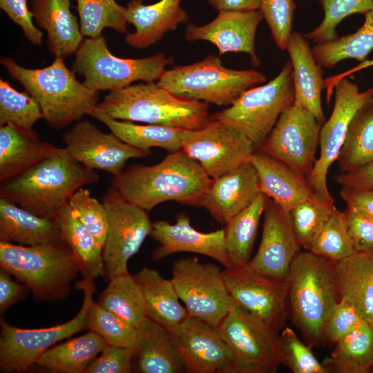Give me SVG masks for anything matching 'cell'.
<instances>
[{
    "instance_id": "cell-1",
    "label": "cell",
    "mask_w": 373,
    "mask_h": 373,
    "mask_svg": "<svg viewBox=\"0 0 373 373\" xmlns=\"http://www.w3.org/2000/svg\"><path fill=\"white\" fill-rule=\"evenodd\" d=\"M201 165L182 149L152 165H133L114 176L113 185L128 202L149 211L166 202L202 207L211 183Z\"/></svg>"
},
{
    "instance_id": "cell-2",
    "label": "cell",
    "mask_w": 373,
    "mask_h": 373,
    "mask_svg": "<svg viewBox=\"0 0 373 373\" xmlns=\"http://www.w3.org/2000/svg\"><path fill=\"white\" fill-rule=\"evenodd\" d=\"M98 174L75 160L65 148L20 174L1 182L0 197L44 218H56L84 186L97 182Z\"/></svg>"
},
{
    "instance_id": "cell-3",
    "label": "cell",
    "mask_w": 373,
    "mask_h": 373,
    "mask_svg": "<svg viewBox=\"0 0 373 373\" xmlns=\"http://www.w3.org/2000/svg\"><path fill=\"white\" fill-rule=\"evenodd\" d=\"M1 64L39 103L43 119L52 128L61 130L89 115L98 104L99 92L88 88L67 68L64 59L55 57L43 68H27L10 57Z\"/></svg>"
},
{
    "instance_id": "cell-4",
    "label": "cell",
    "mask_w": 373,
    "mask_h": 373,
    "mask_svg": "<svg viewBox=\"0 0 373 373\" xmlns=\"http://www.w3.org/2000/svg\"><path fill=\"white\" fill-rule=\"evenodd\" d=\"M287 280L294 322L309 343L321 344L326 323L341 299L336 262L310 251H300Z\"/></svg>"
},
{
    "instance_id": "cell-5",
    "label": "cell",
    "mask_w": 373,
    "mask_h": 373,
    "mask_svg": "<svg viewBox=\"0 0 373 373\" xmlns=\"http://www.w3.org/2000/svg\"><path fill=\"white\" fill-rule=\"evenodd\" d=\"M97 108L115 119L191 131L211 119L209 104L178 97L155 82L111 90Z\"/></svg>"
},
{
    "instance_id": "cell-6",
    "label": "cell",
    "mask_w": 373,
    "mask_h": 373,
    "mask_svg": "<svg viewBox=\"0 0 373 373\" xmlns=\"http://www.w3.org/2000/svg\"><path fill=\"white\" fill-rule=\"evenodd\" d=\"M0 267L25 284L39 300L66 298L80 269L64 241L22 245L0 241Z\"/></svg>"
},
{
    "instance_id": "cell-7",
    "label": "cell",
    "mask_w": 373,
    "mask_h": 373,
    "mask_svg": "<svg viewBox=\"0 0 373 373\" xmlns=\"http://www.w3.org/2000/svg\"><path fill=\"white\" fill-rule=\"evenodd\" d=\"M266 79L260 71L228 68L219 57L209 55L202 61L165 70L157 84L182 99L230 106L245 90Z\"/></svg>"
},
{
    "instance_id": "cell-8",
    "label": "cell",
    "mask_w": 373,
    "mask_h": 373,
    "mask_svg": "<svg viewBox=\"0 0 373 373\" xmlns=\"http://www.w3.org/2000/svg\"><path fill=\"white\" fill-rule=\"evenodd\" d=\"M72 70L84 77L83 83L92 90H115L137 81L158 80L173 57L160 52L144 58H121L113 55L105 37L84 39L75 53Z\"/></svg>"
},
{
    "instance_id": "cell-9",
    "label": "cell",
    "mask_w": 373,
    "mask_h": 373,
    "mask_svg": "<svg viewBox=\"0 0 373 373\" xmlns=\"http://www.w3.org/2000/svg\"><path fill=\"white\" fill-rule=\"evenodd\" d=\"M294 102L292 66L287 61L275 78L245 90L229 108L211 117L242 132L259 149Z\"/></svg>"
},
{
    "instance_id": "cell-10",
    "label": "cell",
    "mask_w": 373,
    "mask_h": 373,
    "mask_svg": "<svg viewBox=\"0 0 373 373\" xmlns=\"http://www.w3.org/2000/svg\"><path fill=\"white\" fill-rule=\"evenodd\" d=\"M94 279L83 278L77 288L84 292L79 312L70 321L50 327L22 329L1 319L0 370L21 372L35 364L48 349L62 340L88 329L87 314L95 291Z\"/></svg>"
},
{
    "instance_id": "cell-11",
    "label": "cell",
    "mask_w": 373,
    "mask_h": 373,
    "mask_svg": "<svg viewBox=\"0 0 373 373\" xmlns=\"http://www.w3.org/2000/svg\"><path fill=\"white\" fill-rule=\"evenodd\" d=\"M217 327L232 354L230 373H274L281 365L278 330L236 303Z\"/></svg>"
},
{
    "instance_id": "cell-12",
    "label": "cell",
    "mask_w": 373,
    "mask_h": 373,
    "mask_svg": "<svg viewBox=\"0 0 373 373\" xmlns=\"http://www.w3.org/2000/svg\"><path fill=\"white\" fill-rule=\"evenodd\" d=\"M222 271L217 265L201 263L197 257L180 258L172 267L171 280L189 315L214 327L235 303Z\"/></svg>"
},
{
    "instance_id": "cell-13",
    "label": "cell",
    "mask_w": 373,
    "mask_h": 373,
    "mask_svg": "<svg viewBox=\"0 0 373 373\" xmlns=\"http://www.w3.org/2000/svg\"><path fill=\"white\" fill-rule=\"evenodd\" d=\"M108 213V231L103 247L105 274L112 278L128 274L127 263L152 230L146 210L126 200L111 184L103 197Z\"/></svg>"
},
{
    "instance_id": "cell-14",
    "label": "cell",
    "mask_w": 373,
    "mask_h": 373,
    "mask_svg": "<svg viewBox=\"0 0 373 373\" xmlns=\"http://www.w3.org/2000/svg\"><path fill=\"white\" fill-rule=\"evenodd\" d=\"M334 88L332 112L320 131V154L307 176L314 191L329 200L334 199L327 186L328 171L338 160L353 117L363 105L373 99V88L361 92L358 85L347 77L341 79Z\"/></svg>"
},
{
    "instance_id": "cell-15",
    "label": "cell",
    "mask_w": 373,
    "mask_h": 373,
    "mask_svg": "<svg viewBox=\"0 0 373 373\" xmlns=\"http://www.w3.org/2000/svg\"><path fill=\"white\" fill-rule=\"evenodd\" d=\"M321 128L311 113L293 104L282 113L258 149L307 177L317 159Z\"/></svg>"
},
{
    "instance_id": "cell-16",
    "label": "cell",
    "mask_w": 373,
    "mask_h": 373,
    "mask_svg": "<svg viewBox=\"0 0 373 373\" xmlns=\"http://www.w3.org/2000/svg\"><path fill=\"white\" fill-rule=\"evenodd\" d=\"M256 149L244 133L211 116L203 126L191 131L182 146L212 179L249 161Z\"/></svg>"
},
{
    "instance_id": "cell-17",
    "label": "cell",
    "mask_w": 373,
    "mask_h": 373,
    "mask_svg": "<svg viewBox=\"0 0 373 373\" xmlns=\"http://www.w3.org/2000/svg\"><path fill=\"white\" fill-rule=\"evenodd\" d=\"M222 272L229 293L238 306L276 329L280 328L287 314V280L261 274L249 263L224 267Z\"/></svg>"
},
{
    "instance_id": "cell-18",
    "label": "cell",
    "mask_w": 373,
    "mask_h": 373,
    "mask_svg": "<svg viewBox=\"0 0 373 373\" xmlns=\"http://www.w3.org/2000/svg\"><path fill=\"white\" fill-rule=\"evenodd\" d=\"M65 149L75 160L91 169L114 176L124 171L132 158L146 157L151 150L133 146L113 133H104L89 120L77 122L63 135Z\"/></svg>"
},
{
    "instance_id": "cell-19",
    "label": "cell",
    "mask_w": 373,
    "mask_h": 373,
    "mask_svg": "<svg viewBox=\"0 0 373 373\" xmlns=\"http://www.w3.org/2000/svg\"><path fill=\"white\" fill-rule=\"evenodd\" d=\"M187 373H230L233 356L217 327L189 316L168 329Z\"/></svg>"
},
{
    "instance_id": "cell-20",
    "label": "cell",
    "mask_w": 373,
    "mask_h": 373,
    "mask_svg": "<svg viewBox=\"0 0 373 373\" xmlns=\"http://www.w3.org/2000/svg\"><path fill=\"white\" fill-rule=\"evenodd\" d=\"M263 214L260 245L249 264L261 274L287 280L291 264L301 247L289 212L267 198Z\"/></svg>"
},
{
    "instance_id": "cell-21",
    "label": "cell",
    "mask_w": 373,
    "mask_h": 373,
    "mask_svg": "<svg viewBox=\"0 0 373 373\" xmlns=\"http://www.w3.org/2000/svg\"><path fill=\"white\" fill-rule=\"evenodd\" d=\"M262 19L260 10L218 11L216 17L207 24H188L184 38L189 42L197 40L209 41L217 47L219 55L227 52L247 53L251 64L258 66L260 61L255 50V37Z\"/></svg>"
},
{
    "instance_id": "cell-22",
    "label": "cell",
    "mask_w": 373,
    "mask_h": 373,
    "mask_svg": "<svg viewBox=\"0 0 373 373\" xmlns=\"http://www.w3.org/2000/svg\"><path fill=\"white\" fill-rule=\"evenodd\" d=\"M151 238L160 245L151 254L154 261L179 252H191L210 257L224 267H231L224 241V230L204 233L192 227L189 216L180 213L176 222L166 220L152 222Z\"/></svg>"
},
{
    "instance_id": "cell-23",
    "label": "cell",
    "mask_w": 373,
    "mask_h": 373,
    "mask_svg": "<svg viewBox=\"0 0 373 373\" xmlns=\"http://www.w3.org/2000/svg\"><path fill=\"white\" fill-rule=\"evenodd\" d=\"M261 193L257 173L249 161L212 179L202 207L219 223L226 224Z\"/></svg>"
},
{
    "instance_id": "cell-24",
    "label": "cell",
    "mask_w": 373,
    "mask_h": 373,
    "mask_svg": "<svg viewBox=\"0 0 373 373\" xmlns=\"http://www.w3.org/2000/svg\"><path fill=\"white\" fill-rule=\"evenodd\" d=\"M182 0H160L144 5L142 0H130L126 7L128 23L135 27L126 33L125 41L130 46L142 49L159 41L169 31L188 22L186 12L180 6Z\"/></svg>"
},
{
    "instance_id": "cell-25",
    "label": "cell",
    "mask_w": 373,
    "mask_h": 373,
    "mask_svg": "<svg viewBox=\"0 0 373 373\" xmlns=\"http://www.w3.org/2000/svg\"><path fill=\"white\" fill-rule=\"evenodd\" d=\"M292 66L294 104L311 113L322 126L325 115L321 92L326 88L321 67L315 60L312 48L303 35L292 32L286 46Z\"/></svg>"
},
{
    "instance_id": "cell-26",
    "label": "cell",
    "mask_w": 373,
    "mask_h": 373,
    "mask_svg": "<svg viewBox=\"0 0 373 373\" xmlns=\"http://www.w3.org/2000/svg\"><path fill=\"white\" fill-rule=\"evenodd\" d=\"M249 161L257 173L260 192L287 212L314 192L307 177L260 149Z\"/></svg>"
},
{
    "instance_id": "cell-27",
    "label": "cell",
    "mask_w": 373,
    "mask_h": 373,
    "mask_svg": "<svg viewBox=\"0 0 373 373\" xmlns=\"http://www.w3.org/2000/svg\"><path fill=\"white\" fill-rule=\"evenodd\" d=\"M41 141L32 128L0 126V182L9 180L61 150Z\"/></svg>"
},
{
    "instance_id": "cell-28",
    "label": "cell",
    "mask_w": 373,
    "mask_h": 373,
    "mask_svg": "<svg viewBox=\"0 0 373 373\" xmlns=\"http://www.w3.org/2000/svg\"><path fill=\"white\" fill-rule=\"evenodd\" d=\"M70 6V0H32L30 4L36 23L46 31L49 51L64 59L75 54L84 39Z\"/></svg>"
},
{
    "instance_id": "cell-29",
    "label": "cell",
    "mask_w": 373,
    "mask_h": 373,
    "mask_svg": "<svg viewBox=\"0 0 373 373\" xmlns=\"http://www.w3.org/2000/svg\"><path fill=\"white\" fill-rule=\"evenodd\" d=\"M0 240L22 245L64 241L56 218L38 216L0 197Z\"/></svg>"
},
{
    "instance_id": "cell-30",
    "label": "cell",
    "mask_w": 373,
    "mask_h": 373,
    "mask_svg": "<svg viewBox=\"0 0 373 373\" xmlns=\"http://www.w3.org/2000/svg\"><path fill=\"white\" fill-rule=\"evenodd\" d=\"M137 329L134 358H136L139 372H185L166 328L147 317Z\"/></svg>"
},
{
    "instance_id": "cell-31",
    "label": "cell",
    "mask_w": 373,
    "mask_h": 373,
    "mask_svg": "<svg viewBox=\"0 0 373 373\" xmlns=\"http://www.w3.org/2000/svg\"><path fill=\"white\" fill-rule=\"evenodd\" d=\"M341 299L350 302L373 326V251H356L336 262Z\"/></svg>"
},
{
    "instance_id": "cell-32",
    "label": "cell",
    "mask_w": 373,
    "mask_h": 373,
    "mask_svg": "<svg viewBox=\"0 0 373 373\" xmlns=\"http://www.w3.org/2000/svg\"><path fill=\"white\" fill-rule=\"evenodd\" d=\"M142 288L148 316L166 328L176 327L189 315L180 302L171 280L163 278L157 271L144 267L133 275Z\"/></svg>"
},
{
    "instance_id": "cell-33",
    "label": "cell",
    "mask_w": 373,
    "mask_h": 373,
    "mask_svg": "<svg viewBox=\"0 0 373 373\" xmlns=\"http://www.w3.org/2000/svg\"><path fill=\"white\" fill-rule=\"evenodd\" d=\"M90 116L105 124L123 142L141 149L159 147L170 153L182 149V142L191 130L162 125H140L129 121L113 119L97 107Z\"/></svg>"
},
{
    "instance_id": "cell-34",
    "label": "cell",
    "mask_w": 373,
    "mask_h": 373,
    "mask_svg": "<svg viewBox=\"0 0 373 373\" xmlns=\"http://www.w3.org/2000/svg\"><path fill=\"white\" fill-rule=\"evenodd\" d=\"M108 344L89 329L80 336L55 345L35 364L55 373H84L88 365Z\"/></svg>"
},
{
    "instance_id": "cell-35",
    "label": "cell",
    "mask_w": 373,
    "mask_h": 373,
    "mask_svg": "<svg viewBox=\"0 0 373 373\" xmlns=\"http://www.w3.org/2000/svg\"><path fill=\"white\" fill-rule=\"evenodd\" d=\"M63 240L72 250L84 278L104 276L103 247L67 205L56 217Z\"/></svg>"
},
{
    "instance_id": "cell-36",
    "label": "cell",
    "mask_w": 373,
    "mask_h": 373,
    "mask_svg": "<svg viewBox=\"0 0 373 373\" xmlns=\"http://www.w3.org/2000/svg\"><path fill=\"white\" fill-rule=\"evenodd\" d=\"M323 364L329 372L365 373L373 365V326L367 321L336 343Z\"/></svg>"
},
{
    "instance_id": "cell-37",
    "label": "cell",
    "mask_w": 373,
    "mask_h": 373,
    "mask_svg": "<svg viewBox=\"0 0 373 373\" xmlns=\"http://www.w3.org/2000/svg\"><path fill=\"white\" fill-rule=\"evenodd\" d=\"M267 199L261 193L249 206L225 224V247L232 267L242 266L250 261Z\"/></svg>"
},
{
    "instance_id": "cell-38",
    "label": "cell",
    "mask_w": 373,
    "mask_h": 373,
    "mask_svg": "<svg viewBox=\"0 0 373 373\" xmlns=\"http://www.w3.org/2000/svg\"><path fill=\"white\" fill-rule=\"evenodd\" d=\"M97 302L136 328L149 317L142 288L128 273L110 279Z\"/></svg>"
},
{
    "instance_id": "cell-39",
    "label": "cell",
    "mask_w": 373,
    "mask_h": 373,
    "mask_svg": "<svg viewBox=\"0 0 373 373\" xmlns=\"http://www.w3.org/2000/svg\"><path fill=\"white\" fill-rule=\"evenodd\" d=\"M373 50V9L365 14L363 26L355 32L321 44L312 48L316 62L332 68L347 59L365 60Z\"/></svg>"
},
{
    "instance_id": "cell-40",
    "label": "cell",
    "mask_w": 373,
    "mask_h": 373,
    "mask_svg": "<svg viewBox=\"0 0 373 373\" xmlns=\"http://www.w3.org/2000/svg\"><path fill=\"white\" fill-rule=\"evenodd\" d=\"M337 161L341 172L373 163V99L353 117Z\"/></svg>"
},
{
    "instance_id": "cell-41",
    "label": "cell",
    "mask_w": 373,
    "mask_h": 373,
    "mask_svg": "<svg viewBox=\"0 0 373 373\" xmlns=\"http://www.w3.org/2000/svg\"><path fill=\"white\" fill-rule=\"evenodd\" d=\"M77 3L83 36L98 37L105 28L121 34L127 33L126 7L115 0H77Z\"/></svg>"
},
{
    "instance_id": "cell-42",
    "label": "cell",
    "mask_w": 373,
    "mask_h": 373,
    "mask_svg": "<svg viewBox=\"0 0 373 373\" xmlns=\"http://www.w3.org/2000/svg\"><path fill=\"white\" fill-rule=\"evenodd\" d=\"M336 208L334 200H329L314 191L289 211L294 230L301 247H308L328 221Z\"/></svg>"
},
{
    "instance_id": "cell-43",
    "label": "cell",
    "mask_w": 373,
    "mask_h": 373,
    "mask_svg": "<svg viewBox=\"0 0 373 373\" xmlns=\"http://www.w3.org/2000/svg\"><path fill=\"white\" fill-rule=\"evenodd\" d=\"M43 117L39 103L26 90L19 92L0 79V126L11 124L30 129Z\"/></svg>"
},
{
    "instance_id": "cell-44",
    "label": "cell",
    "mask_w": 373,
    "mask_h": 373,
    "mask_svg": "<svg viewBox=\"0 0 373 373\" xmlns=\"http://www.w3.org/2000/svg\"><path fill=\"white\" fill-rule=\"evenodd\" d=\"M307 251L336 262L356 251L347 232L344 212L334 210L310 242Z\"/></svg>"
},
{
    "instance_id": "cell-45",
    "label": "cell",
    "mask_w": 373,
    "mask_h": 373,
    "mask_svg": "<svg viewBox=\"0 0 373 373\" xmlns=\"http://www.w3.org/2000/svg\"><path fill=\"white\" fill-rule=\"evenodd\" d=\"M88 329L95 332L111 345L134 349L137 329L115 314L93 302L87 314Z\"/></svg>"
},
{
    "instance_id": "cell-46",
    "label": "cell",
    "mask_w": 373,
    "mask_h": 373,
    "mask_svg": "<svg viewBox=\"0 0 373 373\" xmlns=\"http://www.w3.org/2000/svg\"><path fill=\"white\" fill-rule=\"evenodd\" d=\"M324 10L322 22L306 35L315 44L332 41L336 37V26L345 17L356 13L365 14L373 9V0H318Z\"/></svg>"
},
{
    "instance_id": "cell-47",
    "label": "cell",
    "mask_w": 373,
    "mask_h": 373,
    "mask_svg": "<svg viewBox=\"0 0 373 373\" xmlns=\"http://www.w3.org/2000/svg\"><path fill=\"white\" fill-rule=\"evenodd\" d=\"M279 352L281 364L294 373L329 372L290 327H285L280 335Z\"/></svg>"
},
{
    "instance_id": "cell-48",
    "label": "cell",
    "mask_w": 373,
    "mask_h": 373,
    "mask_svg": "<svg viewBox=\"0 0 373 373\" xmlns=\"http://www.w3.org/2000/svg\"><path fill=\"white\" fill-rule=\"evenodd\" d=\"M69 205L77 218L104 247L108 231V213L104 203L91 196L88 189H79Z\"/></svg>"
},
{
    "instance_id": "cell-49",
    "label": "cell",
    "mask_w": 373,
    "mask_h": 373,
    "mask_svg": "<svg viewBox=\"0 0 373 373\" xmlns=\"http://www.w3.org/2000/svg\"><path fill=\"white\" fill-rule=\"evenodd\" d=\"M296 6L293 0H261L259 10L271 32L277 46L286 50L292 32L294 12Z\"/></svg>"
},
{
    "instance_id": "cell-50",
    "label": "cell",
    "mask_w": 373,
    "mask_h": 373,
    "mask_svg": "<svg viewBox=\"0 0 373 373\" xmlns=\"http://www.w3.org/2000/svg\"><path fill=\"white\" fill-rule=\"evenodd\" d=\"M365 321L361 313L350 302L345 299H340L326 323L324 341L336 343Z\"/></svg>"
},
{
    "instance_id": "cell-51",
    "label": "cell",
    "mask_w": 373,
    "mask_h": 373,
    "mask_svg": "<svg viewBox=\"0 0 373 373\" xmlns=\"http://www.w3.org/2000/svg\"><path fill=\"white\" fill-rule=\"evenodd\" d=\"M134 356V349L108 345L84 373H130Z\"/></svg>"
},
{
    "instance_id": "cell-52",
    "label": "cell",
    "mask_w": 373,
    "mask_h": 373,
    "mask_svg": "<svg viewBox=\"0 0 373 373\" xmlns=\"http://www.w3.org/2000/svg\"><path fill=\"white\" fill-rule=\"evenodd\" d=\"M344 212L347 232L356 251H373V216L347 206Z\"/></svg>"
},
{
    "instance_id": "cell-53",
    "label": "cell",
    "mask_w": 373,
    "mask_h": 373,
    "mask_svg": "<svg viewBox=\"0 0 373 373\" xmlns=\"http://www.w3.org/2000/svg\"><path fill=\"white\" fill-rule=\"evenodd\" d=\"M0 8L21 28L30 42L35 45L42 44L43 32L32 22L33 16L28 8V0H0Z\"/></svg>"
},
{
    "instance_id": "cell-54",
    "label": "cell",
    "mask_w": 373,
    "mask_h": 373,
    "mask_svg": "<svg viewBox=\"0 0 373 373\" xmlns=\"http://www.w3.org/2000/svg\"><path fill=\"white\" fill-rule=\"evenodd\" d=\"M12 274L6 270L0 269V314L19 301L24 299L28 292L25 284L19 283L11 278Z\"/></svg>"
},
{
    "instance_id": "cell-55",
    "label": "cell",
    "mask_w": 373,
    "mask_h": 373,
    "mask_svg": "<svg viewBox=\"0 0 373 373\" xmlns=\"http://www.w3.org/2000/svg\"><path fill=\"white\" fill-rule=\"evenodd\" d=\"M342 187L352 190L373 189V163L348 172H341L335 176Z\"/></svg>"
},
{
    "instance_id": "cell-56",
    "label": "cell",
    "mask_w": 373,
    "mask_h": 373,
    "mask_svg": "<svg viewBox=\"0 0 373 373\" xmlns=\"http://www.w3.org/2000/svg\"><path fill=\"white\" fill-rule=\"evenodd\" d=\"M340 195L347 206L358 208L373 216V189L356 191L342 187Z\"/></svg>"
},
{
    "instance_id": "cell-57",
    "label": "cell",
    "mask_w": 373,
    "mask_h": 373,
    "mask_svg": "<svg viewBox=\"0 0 373 373\" xmlns=\"http://www.w3.org/2000/svg\"><path fill=\"white\" fill-rule=\"evenodd\" d=\"M218 11H249L259 10L261 0H207Z\"/></svg>"
},
{
    "instance_id": "cell-58",
    "label": "cell",
    "mask_w": 373,
    "mask_h": 373,
    "mask_svg": "<svg viewBox=\"0 0 373 373\" xmlns=\"http://www.w3.org/2000/svg\"><path fill=\"white\" fill-rule=\"evenodd\" d=\"M371 66H373V59L372 60L365 59L361 61L358 66H355L354 68L347 71L344 72L341 75L334 76L333 77H329L328 79H326L327 84L328 86L332 89L334 88L336 84L343 77H345L353 73L359 71L361 70H363V69H365L366 68L371 67Z\"/></svg>"
},
{
    "instance_id": "cell-59",
    "label": "cell",
    "mask_w": 373,
    "mask_h": 373,
    "mask_svg": "<svg viewBox=\"0 0 373 373\" xmlns=\"http://www.w3.org/2000/svg\"><path fill=\"white\" fill-rule=\"evenodd\" d=\"M372 370H373V365H372Z\"/></svg>"
}]
</instances>
